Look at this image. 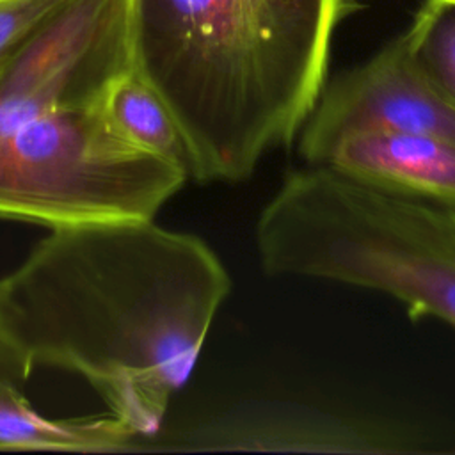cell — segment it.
I'll return each instance as SVG.
<instances>
[{"mask_svg": "<svg viewBox=\"0 0 455 455\" xmlns=\"http://www.w3.org/2000/svg\"><path fill=\"white\" fill-rule=\"evenodd\" d=\"M229 290L196 235L153 219L71 224L0 279V327L32 370L87 380L139 439L160 430Z\"/></svg>", "mask_w": 455, "mask_h": 455, "instance_id": "1", "label": "cell"}, {"mask_svg": "<svg viewBox=\"0 0 455 455\" xmlns=\"http://www.w3.org/2000/svg\"><path fill=\"white\" fill-rule=\"evenodd\" d=\"M140 4L69 0L0 66V219H155L188 180L108 108L114 76L139 55Z\"/></svg>", "mask_w": 455, "mask_h": 455, "instance_id": "2", "label": "cell"}, {"mask_svg": "<svg viewBox=\"0 0 455 455\" xmlns=\"http://www.w3.org/2000/svg\"><path fill=\"white\" fill-rule=\"evenodd\" d=\"M361 0H142L140 64L171 108L197 181L247 178L297 139L334 34Z\"/></svg>", "mask_w": 455, "mask_h": 455, "instance_id": "3", "label": "cell"}, {"mask_svg": "<svg viewBox=\"0 0 455 455\" xmlns=\"http://www.w3.org/2000/svg\"><path fill=\"white\" fill-rule=\"evenodd\" d=\"M270 275L375 290L455 327V210L384 192L327 165L291 171L256 222Z\"/></svg>", "mask_w": 455, "mask_h": 455, "instance_id": "4", "label": "cell"}, {"mask_svg": "<svg viewBox=\"0 0 455 455\" xmlns=\"http://www.w3.org/2000/svg\"><path fill=\"white\" fill-rule=\"evenodd\" d=\"M357 132L425 133L455 139V103L418 68L403 37L323 85L297 139L309 165Z\"/></svg>", "mask_w": 455, "mask_h": 455, "instance_id": "5", "label": "cell"}, {"mask_svg": "<svg viewBox=\"0 0 455 455\" xmlns=\"http://www.w3.org/2000/svg\"><path fill=\"white\" fill-rule=\"evenodd\" d=\"M391 427L300 409L228 412L190 435L192 450L307 451V453H403L421 450Z\"/></svg>", "mask_w": 455, "mask_h": 455, "instance_id": "6", "label": "cell"}, {"mask_svg": "<svg viewBox=\"0 0 455 455\" xmlns=\"http://www.w3.org/2000/svg\"><path fill=\"white\" fill-rule=\"evenodd\" d=\"M322 165L373 188L455 210V139L357 132L339 139Z\"/></svg>", "mask_w": 455, "mask_h": 455, "instance_id": "7", "label": "cell"}, {"mask_svg": "<svg viewBox=\"0 0 455 455\" xmlns=\"http://www.w3.org/2000/svg\"><path fill=\"white\" fill-rule=\"evenodd\" d=\"M108 108L128 139L180 164L188 174L190 155L185 137L171 108L146 76L140 52L133 62L114 76L108 89Z\"/></svg>", "mask_w": 455, "mask_h": 455, "instance_id": "8", "label": "cell"}, {"mask_svg": "<svg viewBox=\"0 0 455 455\" xmlns=\"http://www.w3.org/2000/svg\"><path fill=\"white\" fill-rule=\"evenodd\" d=\"M402 37L425 76L455 103V0H421Z\"/></svg>", "mask_w": 455, "mask_h": 455, "instance_id": "9", "label": "cell"}, {"mask_svg": "<svg viewBox=\"0 0 455 455\" xmlns=\"http://www.w3.org/2000/svg\"><path fill=\"white\" fill-rule=\"evenodd\" d=\"M69 0H0V66Z\"/></svg>", "mask_w": 455, "mask_h": 455, "instance_id": "10", "label": "cell"}, {"mask_svg": "<svg viewBox=\"0 0 455 455\" xmlns=\"http://www.w3.org/2000/svg\"><path fill=\"white\" fill-rule=\"evenodd\" d=\"M32 373L30 364L7 339L0 327V379L23 387Z\"/></svg>", "mask_w": 455, "mask_h": 455, "instance_id": "11", "label": "cell"}]
</instances>
